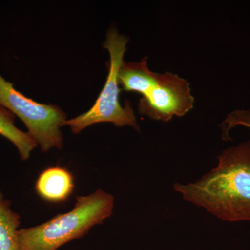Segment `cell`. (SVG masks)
<instances>
[{
	"label": "cell",
	"mask_w": 250,
	"mask_h": 250,
	"mask_svg": "<svg viewBox=\"0 0 250 250\" xmlns=\"http://www.w3.org/2000/svg\"><path fill=\"white\" fill-rule=\"evenodd\" d=\"M218 159L201 178L174 184V191L223 221H250V141L227 148Z\"/></svg>",
	"instance_id": "cell-1"
},
{
	"label": "cell",
	"mask_w": 250,
	"mask_h": 250,
	"mask_svg": "<svg viewBox=\"0 0 250 250\" xmlns=\"http://www.w3.org/2000/svg\"><path fill=\"white\" fill-rule=\"evenodd\" d=\"M114 197L98 189L76 197L75 207L41 225L18 230L19 250H57L72 240L85 236L95 225L113 214Z\"/></svg>",
	"instance_id": "cell-2"
},
{
	"label": "cell",
	"mask_w": 250,
	"mask_h": 250,
	"mask_svg": "<svg viewBox=\"0 0 250 250\" xmlns=\"http://www.w3.org/2000/svg\"><path fill=\"white\" fill-rule=\"evenodd\" d=\"M129 39L112 28L106 34L104 47L107 49L110 54L109 70L107 80L96 103L89 111L73 119L66 120L62 126H69L72 133L80 134L82 130L96 123H112L115 126H129L140 131L133 108L129 102L122 106L119 101V83L118 70L124 61L126 45Z\"/></svg>",
	"instance_id": "cell-3"
},
{
	"label": "cell",
	"mask_w": 250,
	"mask_h": 250,
	"mask_svg": "<svg viewBox=\"0 0 250 250\" xmlns=\"http://www.w3.org/2000/svg\"><path fill=\"white\" fill-rule=\"evenodd\" d=\"M0 104L12 112L25 124L28 133L42 152L52 148L62 149L61 127L67 116L56 105L36 103L24 96L0 75Z\"/></svg>",
	"instance_id": "cell-4"
},
{
	"label": "cell",
	"mask_w": 250,
	"mask_h": 250,
	"mask_svg": "<svg viewBox=\"0 0 250 250\" xmlns=\"http://www.w3.org/2000/svg\"><path fill=\"white\" fill-rule=\"evenodd\" d=\"M190 83L171 72L158 75L155 84L140 100L139 113L153 121L167 123L193 108Z\"/></svg>",
	"instance_id": "cell-5"
},
{
	"label": "cell",
	"mask_w": 250,
	"mask_h": 250,
	"mask_svg": "<svg viewBox=\"0 0 250 250\" xmlns=\"http://www.w3.org/2000/svg\"><path fill=\"white\" fill-rule=\"evenodd\" d=\"M75 188V179L70 171L60 166L45 169L36 180V193L49 203L65 202Z\"/></svg>",
	"instance_id": "cell-6"
},
{
	"label": "cell",
	"mask_w": 250,
	"mask_h": 250,
	"mask_svg": "<svg viewBox=\"0 0 250 250\" xmlns=\"http://www.w3.org/2000/svg\"><path fill=\"white\" fill-rule=\"evenodd\" d=\"M158 75L149 70L146 57L140 62H123L118 70V83L124 91L144 95L155 84Z\"/></svg>",
	"instance_id": "cell-7"
},
{
	"label": "cell",
	"mask_w": 250,
	"mask_h": 250,
	"mask_svg": "<svg viewBox=\"0 0 250 250\" xmlns=\"http://www.w3.org/2000/svg\"><path fill=\"white\" fill-rule=\"evenodd\" d=\"M15 118L12 112L0 104V135L11 141L17 148L21 159L26 161L38 144L29 133L16 127Z\"/></svg>",
	"instance_id": "cell-8"
},
{
	"label": "cell",
	"mask_w": 250,
	"mask_h": 250,
	"mask_svg": "<svg viewBox=\"0 0 250 250\" xmlns=\"http://www.w3.org/2000/svg\"><path fill=\"white\" fill-rule=\"evenodd\" d=\"M21 216L11 208V202L0 191V250H19L18 228Z\"/></svg>",
	"instance_id": "cell-9"
},
{
	"label": "cell",
	"mask_w": 250,
	"mask_h": 250,
	"mask_svg": "<svg viewBox=\"0 0 250 250\" xmlns=\"http://www.w3.org/2000/svg\"><path fill=\"white\" fill-rule=\"evenodd\" d=\"M238 126L250 129V109H237L229 113L220 125L222 128L223 139L225 141L229 140L230 130Z\"/></svg>",
	"instance_id": "cell-10"
}]
</instances>
